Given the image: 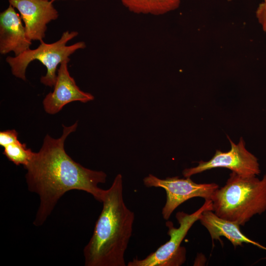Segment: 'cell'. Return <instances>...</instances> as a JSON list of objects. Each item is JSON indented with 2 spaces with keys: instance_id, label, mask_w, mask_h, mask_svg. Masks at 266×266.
Listing matches in <instances>:
<instances>
[{
  "instance_id": "cell-1",
  "label": "cell",
  "mask_w": 266,
  "mask_h": 266,
  "mask_svg": "<svg viewBox=\"0 0 266 266\" xmlns=\"http://www.w3.org/2000/svg\"><path fill=\"white\" fill-rule=\"evenodd\" d=\"M77 125L76 122L70 126L63 125V134L57 139L47 134L39 151L34 152L30 162L25 167L28 189L38 194L40 199L33 221L35 226L43 224L59 199L68 191H83L102 201L105 190L98 185L106 182V173L83 166L72 159L65 150L66 137L76 131Z\"/></svg>"
},
{
  "instance_id": "cell-2",
  "label": "cell",
  "mask_w": 266,
  "mask_h": 266,
  "mask_svg": "<svg viewBox=\"0 0 266 266\" xmlns=\"http://www.w3.org/2000/svg\"><path fill=\"white\" fill-rule=\"evenodd\" d=\"M101 202L102 211L84 249L86 266H125V253L132 235L134 213L126 205L123 180L118 174Z\"/></svg>"
},
{
  "instance_id": "cell-3",
  "label": "cell",
  "mask_w": 266,
  "mask_h": 266,
  "mask_svg": "<svg viewBox=\"0 0 266 266\" xmlns=\"http://www.w3.org/2000/svg\"><path fill=\"white\" fill-rule=\"evenodd\" d=\"M212 211L219 217L244 226L266 210V174L260 180L232 172L225 185L213 194Z\"/></svg>"
},
{
  "instance_id": "cell-4",
  "label": "cell",
  "mask_w": 266,
  "mask_h": 266,
  "mask_svg": "<svg viewBox=\"0 0 266 266\" xmlns=\"http://www.w3.org/2000/svg\"><path fill=\"white\" fill-rule=\"evenodd\" d=\"M78 34L77 32L66 31L57 41L52 43L41 41L36 48H30L16 56H8L6 62L10 66L13 75L26 80V72L29 65L34 60L39 61L47 69L46 74L41 77L40 82L45 86L52 87L56 81L58 66L64 61H69L71 55L86 47L84 41L67 45V42Z\"/></svg>"
},
{
  "instance_id": "cell-5",
  "label": "cell",
  "mask_w": 266,
  "mask_h": 266,
  "mask_svg": "<svg viewBox=\"0 0 266 266\" xmlns=\"http://www.w3.org/2000/svg\"><path fill=\"white\" fill-rule=\"evenodd\" d=\"M204 203L192 214L183 211L176 214L179 227L175 228L172 222L167 220V234L170 239L162 245L154 252L145 258L139 260L137 257L128 263V266H179L186 261V249L181 243L193 225L199 220L202 212L208 209L212 210L211 200H205Z\"/></svg>"
},
{
  "instance_id": "cell-6",
  "label": "cell",
  "mask_w": 266,
  "mask_h": 266,
  "mask_svg": "<svg viewBox=\"0 0 266 266\" xmlns=\"http://www.w3.org/2000/svg\"><path fill=\"white\" fill-rule=\"evenodd\" d=\"M143 183L147 187H161L166 191V200L162 212L166 220H168L174 210L184 202L195 197L211 200L219 188L216 183L198 184L190 177L175 176L162 179L151 174L143 179Z\"/></svg>"
},
{
  "instance_id": "cell-7",
  "label": "cell",
  "mask_w": 266,
  "mask_h": 266,
  "mask_svg": "<svg viewBox=\"0 0 266 266\" xmlns=\"http://www.w3.org/2000/svg\"><path fill=\"white\" fill-rule=\"evenodd\" d=\"M228 138L231 146L229 151L222 152L217 150L210 160L200 161L197 166L184 169V176L190 177L193 175L217 167L228 168L243 176L259 175L261 171L258 159L246 149L242 137L236 144L229 136Z\"/></svg>"
},
{
  "instance_id": "cell-8",
  "label": "cell",
  "mask_w": 266,
  "mask_h": 266,
  "mask_svg": "<svg viewBox=\"0 0 266 266\" xmlns=\"http://www.w3.org/2000/svg\"><path fill=\"white\" fill-rule=\"evenodd\" d=\"M16 9L24 23L27 37L31 41H42L47 25L58 18L59 13L49 0H8Z\"/></svg>"
},
{
  "instance_id": "cell-9",
  "label": "cell",
  "mask_w": 266,
  "mask_h": 266,
  "mask_svg": "<svg viewBox=\"0 0 266 266\" xmlns=\"http://www.w3.org/2000/svg\"><path fill=\"white\" fill-rule=\"evenodd\" d=\"M69 62L64 61L60 64L54 90L49 93L43 100L44 110L48 114L57 113L65 105L73 101L85 103L94 99L92 94L82 91L76 85L68 70Z\"/></svg>"
},
{
  "instance_id": "cell-10",
  "label": "cell",
  "mask_w": 266,
  "mask_h": 266,
  "mask_svg": "<svg viewBox=\"0 0 266 266\" xmlns=\"http://www.w3.org/2000/svg\"><path fill=\"white\" fill-rule=\"evenodd\" d=\"M20 15L10 4L0 14V53L14 52L18 56L30 49L32 41L27 36Z\"/></svg>"
},
{
  "instance_id": "cell-11",
  "label": "cell",
  "mask_w": 266,
  "mask_h": 266,
  "mask_svg": "<svg viewBox=\"0 0 266 266\" xmlns=\"http://www.w3.org/2000/svg\"><path fill=\"white\" fill-rule=\"evenodd\" d=\"M199 220L208 230L212 240L221 241L220 237L225 236L235 247L246 243L266 250V247L245 235L240 231L239 224L219 217L211 210L204 211Z\"/></svg>"
},
{
  "instance_id": "cell-12",
  "label": "cell",
  "mask_w": 266,
  "mask_h": 266,
  "mask_svg": "<svg viewBox=\"0 0 266 266\" xmlns=\"http://www.w3.org/2000/svg\"><path fill=\"white\" fill-rule=\"evenodd\" d=\"M130 11L139 14L162 15L177 9L182 0H120Z\"/></svg>"
},
{
  "instance_id": "cell-13",
  "label": "cell",
  "mask_w": 266,
  "mask_h": 266,
  "mask_svg": "<svg viewBox=\"0 0 266 266\" xmlns=\"http://www.w3.org/2000/svg\"><path fill=\"white\" fill-rule=\"evenodd\" d=\"M34 152L19 140L4 147L3 154L16 166L26 167L32 159Z\"/></svg>"
},
{
  "instance_id": "cell-14",
  "label": "cell",
  "mask_w": 266,
  "mask_h": 266,
  "mask_svg": "<svg viewBox=\"0 0 266 266\" xmlns=\"http://www.w3.org/2000/svg\"><path fill=\"white\" fill-rule=\"evenodd\" d=\"M18 140V133L15 130H8L0 132V145L6 146Z\"/></svg>"
},
{
  "instance_id": "cell-15",
  "label": "cell",
  "mask_w": 266,
  "mask_h": 266,
  "mask_svg": "<svg viewBox=\"0 0 266 266\" xmlns=\"http://www.w3.org/2000/svg\"><path fill=\"white\" fill-rule=\"evenodd\" d=\"M256 15L263 30L266 32V3L263 2L259 4L256 9Z\"/></svg>"
},
{
  "instance_id": "cell-16",
  "label": "cell",
  "mask_w": 266,
  "mask_h": 266,
  "mask_svg": "<svg viewBox=\"0 0 266 266\" xmlns=\"http://www.w3.org/2000/svg\"><path fill=\"white\" fill-rule=\"evenodd\" d=\"M51 0L53 2V1L57 0Z\"/></svg>"
},
{
  "instance_id": "cell-17",
  "label": "cell",
  "mask_w": 266,
  "mask_h": 266,
  "mask_svg": "<svg viewBox=\"0 0 266 266\" xmlns=\"http://www.w3.org/2000/svg\"><path fill=\"white\" fill-rule=\"evenodd\" d=\"M263 2L266 3V0H263Z\"/></svg>"
}]
</instances>
